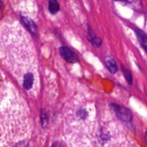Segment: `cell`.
I'll list each match as a JSON object with an SVG mask.
<instances>
[{
    "instance_id": "1",
    "label": "cell",
    "mask_w": 147,
    "mask_h": 147,
    "mask_svg": "<svg viewBox=\"0 0 147 147\" xmlns=\"http://www.w3.org/2000/svg\"><path fill=\"white\" fill-rule=\"evenodd\" d=\"M111 106L113 111L116 113V116H118L119 119L126 122V123H130L131 121L133 115H132V113L129 109L123 107V106H119V105L116 104V103H111Z\"/></svg>"
},
{
    "instance_id": "2",
    "label": "cell",
    "mask_w": 147,
    "mask_h": 147,
    "mask_svg": "<svg viewBox=\"0 0 147 147\" xmlns=\"http://www.w3.org/2000/svg\"><path fill=\"white\" fill-rule=\"evenodd\" d=\"M60 53L62 57L67 63H76L79 60L77 55L74 52L72 51L70 48L65 47V46L60 47Z\"/></svg>"
},
{
    "instance_id": "3",
    "label": "cell",
    "mask_w": 147,
    "mask_h": 147,
    "mask_svg": "<svg viewBox=\"0 0 147 147\" xmlns=\"http://www.w3.org/2000/svg\"><path fill=\"white\" fill-rule=\"evenodd\" d=\"M22 20L23 24H24L26 27L28 29L29 31L31 33L34 34H37V27L36 26V24H34V22L31 20L30 18L27 17H24V16H22L21 17Z\"/></svg>"
},
{
    "instance_id": "4",
    "label": "cell",
    "mask_w": 147,
    "mask_h": 147,
    "mask_svg": "<svg viewBox=\"0 0 147 147\" xmlns=\"http://www.w3.org/2000/svg\"><path fill=\"white\" fill-rule=\"evenodd\" d=\"M136 35L137 37L138 41L140 43L141 46L144 48V50L147 53V35L144 32L141 30H136Z\"/></svg>"
},
{
    "instance_id": "5",
    "label": "cell",
    "mask_w": 147,
    "mask_h": 147,
    "mask_svg": "<svg viewBox=\"0 0 147 147\" xmlns=\"http://www.w3.org/2000/svg\"><path fill=\"white\" fill-rule=\"evenodd\" d=\"M34 76L32 73H27L24 76V78L22 80V86L26 90H30L33 87L34 85Z\"/></svg>"
},
{
    "instance_id": "6",
    "label": "cell",
    "mask_w": 147,
    "mask_h": 147,
    "mask_svg": "<svg viewBox=\"0 0 147 147\" xmlns=\"http://www.w3.org/2000/svg\"><path fill=\"white\" fill-rule=\"evenodd\" d=\"M88 40L91 42V43L95 47H99L101 46L102 40L95 34L94 32L90 27H88Z\"/></svg>"
},
{
    "instance_id": "7",
    "label": "cell",
    "mask_w": 147,
    "mask_h": 147,
    "mask_svg": "<svg viewBox=\"0 0 147 147\" xmlns=\"http://www.w3.org/2000/svg\"><path fill=\"white\" fill-rule=\"evenodd\" d=\"M106 64L107 66V68L111 73H116L118 70L117 65L116 62L112 57H108L106 60Z\"/></svg>"
},
{
    "instance_id": "8",
    "label": "cell",
    "mask_w": 147,
    "mask_h": 147,
    "mask_svg": "<svg viewBox=\"0 0 147 147\" xmlns=\"http://www.w3.org/2000/svg\"><path fill=\"white\" fill-rule=\"evenodd\" d=\"M49 11L52 14H55L60 10V4L57 0H50L49 1Z\"/></svg>"
},
{
    "instance_id": "9",
    "label": "cell",
    "mask_w": 147,
    "mask_h": 147,
    "mask_svg": "<svg viewBox=\"0 0 147 147\" xmlns=\"http://www.w3.org/2000/svg\"><path fill=\"white\" fill-rule=\"evenodd\" d=\"M121 70L122 72L123 73V76H124L125 78H126V81L129 84H132V82H133V77H132V74L131 73L130 70L127 68V67H124L123 65H121Z\"/></svg>"
},
{
    "instance_id": "10",
    "label": "cell",
    "mask_w": 147,
    "mask_h": 147,
    "mask_svg": "<svg viewBox=\"0 0 147 147\" xmlns=\"http://www.w3.org/2000/svg\"><path fill=\"white\" fill-rule=\"evenodd\" d=\"M40 122H41V124L42 126V127H46V126L47 125L48 123V117H47V115L46 113V112L43 109L40 110Z\"/></svg>"
},
{
    "instance_id": "11",
    "label": "cell",
    "mask_w": 147,
    "mask_h": 147,
    "mask_svg": "<svg viewBox=\"0 0 147 147\" xmlns=\"http://www.w3.org/2000/svg\"><path fill=\"white\" fill-rule=\"evenodd\" d=\"M51 147H66L64 144L62 143L61 142H56L52 145Z\"/></svg>"
},
{
    "instance_id": "12",
    "label": "cell",
    "mask_w": 147,
    "mask_h": 147,
    "mask_svg": "<svg viewBox=\"0 0 147 147\" xmlns=\"http://www.w3.org/2000/svg\"><path fill=\"white\" fill-rule=\"evenodd\" d=\"M116 1H125V2L127 3H133L136 0H116Z\"/></svg>"
},
{
    "instance_id": "13",
    "label": "cell",
    "mask_w": 147,
    "mask_h": 147,
    "mask_svg": "<svg viewBox=\"0 0 147 147\" xmlns=\"http://www.w3.org/2000/svg\"><path fill=\"white\" fill-rule=\"evenodd\" d=\"M145 141H146V142L147 144V131L146 132V134H145Z\"/></svg>"
},
{
    "instance_id": "14",
    "label": "cell",
    "mask_w": 147,
    "mask_h": 147,
    "mask_svg": "<svg viewBox=\"0 0 147 147\" xmlns=\"http://www.w3.org/2000/svg\"><path fill=\"white\" fill-rule=\"evenodd\" d=\"M1 0H0V7H1Z\"/></svg>"
}]
</instances>
